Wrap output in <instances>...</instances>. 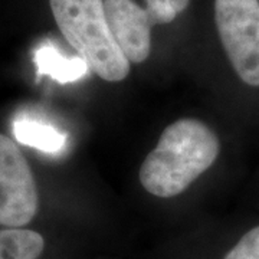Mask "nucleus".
<instances>
[{
	"mask_svg": "<svg viewBox=\"0 0 259 259\" xmlns=\"http://www.w3.org/2000/svg\"><path fill=\"white\" fill-rule=\"evenodd\" d=\"M13 134L20 144L47 154H59L66 147V134L44 121L22 117L13 122Z\"/></svg>",
	"mask_w": 259,
	"mask_h": 259,
	"instance_id": "7",
	"label": "nucleus"
},
{
	"mask_svg": "<svg viewBox=\"0 0 259 259\" xmlns=\"http://www.w3.org/2000/svg\"><path fill=\"white\" fill-rule=\"evenodd\" d=\"M222 151L221 139L203 121L182 118L170 124L140 168L148 193L173 197L214 166Z\"/></svg>",
	"mask_w": 259,
	"mask_h": 259,
	"instance_id": "1",
	"label": "nucleus"
},
{
	"mask_svg": "<svg viewBox=\"0 0 259 259\" xmlns=\"http://www.w3.org/2000/svg\"><path fill=\"white\" fill-rule=\"evenodd\" d=\"M56 25L69 45L100 78L120 82L130 74V62L112 39L104 0H49Z\"/></svg>",
	"mask_w": 259,
	"mask_h": 259,
	"instance_id": "2",
	"label": "nucleus"
},
{
	"mask_svg": "<svg viewBox=\"0 0 259 259\" xmlns=\"http://www.w3.org/2000/svg\"><path fill=\"white\" fill-rule=\"evenodd\" d=\"M37 76H51L59 83H69L88 75V65L81 56L64 55L55 45H40L33 54Z\"/></svg>",
	"mask_w": 259,
	"mask_h": 259,
	"instance_id": "6",
	"label": "nucleus"
},
{
	"mask_svg": "<svg viewBox=\"0 0 259 259\" xmlns=\"http://www.w3.org/2000/svg\"><path fill=\"white\" fill-rule=\"evenodd\" d=\"M190 0H147L148 18L154 25H167L187 9Z\"/></svg>",
	"mask_w": 259,
	"mask_h": 259,
	"instance_id": "9",
	"label": "nucleus"
},
{
	"mask_svg": "<svg viewBox=\"0 0 259 259\" xmlns=\"http://www.w3.org/2000/svg\"><path fill=\"white\" fill-rule=\"evenodd\" d=\"M223 259H259V225L245 232Z\"/></svg>",
	"mask_w": 259,
	"mask_h": 259,
	"instance_id": "10",
	"label": "nucleus"
},
{
	"mask_svg": "<svg viewBox=\"0 0 259 259\" xmlns=\"http://www.w3.org/2000/svg\"><path fill=\"white\" fill-rule=\"evenodd\" d=\"M39 196L28 160L16 143L0 134V225L22 228L36 216Z\"/></svg>",
	"mask_w": 259,
	"mask_h": 259,
	"instance_id": "4",
	"label": "nucleus"
},
{
	"mask_svg": "<svg viewBox=\"0 0 259 259\" xmlns=\"http://www.w3.org/2000/svg\"><path fill=\"white\" fill-rule=\"evenodd\" d=\"M104 10L112 39L128 62L141 64L151 51L153 23L146 9L133 0H104Z\"/></svg>",
	"mask_w": 259,
	"mask_h": 259,
	"instance_id": "5",
	"label": "nucleus"
},
{
	"mask_svg": "<svg viewBox=\"0 0 259 259\" xmlns=\"http://www.w3.org/2000/svg\"><path fill=\"white\" fill-rule=\"evenodd\" d=\"M45 249L40 233L22 228L0 229V259H37Z\"/></svg>",
	"mask_w": 259,
	"mask_h": 259,
	"instance_id": "8",
	"label": "nucleus"
},
{
	"mask_svg": "<svg viewBox=\"0 0 259 259\" xmlns=\"http://www.w3.org/2000/svg\"><path fill=\"white\" fill-rule=\"evenodd\" d=\"M214 23L233 72L259 90V0H214Z\"/></svg>",
	"mask_w": 259,
	"mask_h": 259,
	"instance_id": "3",
	"label": "nucleus"
}]
</instances>
